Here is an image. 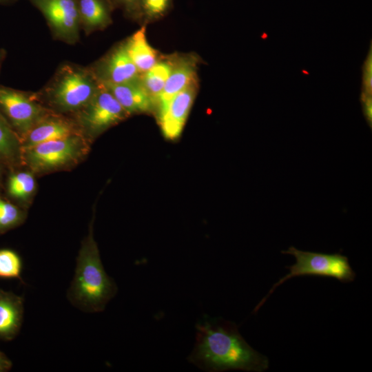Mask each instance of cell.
<instances>
[{
  "label": "cell",
  "mask_w": 372,
  "mask_h": 372,
  "mask_svg": "<svg viewBox=\"0 0 372 372\" xmlns=\"http://www.w3.org/2000/svg\"><path fill=\"white\" fill-rule=\"evenodd\" d=\"M119 1H121V2L125 4L130 5V4H132L135 3L138 0H119Z\"/></svg>",
  "instance_id": "obj_28"
},
{
  "label": "cell",
  "mask_w": 372,
  "mask_h": 372,
  "mask_svg": "<svg viewBox=\"0 0 372 372\" xmlns=\"http://www.w3.org/2000/svg\"><path fill=\"white\" fill-rule=\"evenodd\" d=\"M35 181L32 174L23 172L12 174L8 180V193L14 198L25 199L33 192Z\"/></svg>",
  "instance_id": "obj_19"
},
{
  "label": "cell",
  "mask_w": 372,
  "mask_h": 372,
  "mask_svg": "<svg viewBox=\"0 0 372 372\" xmlns=\"http://www.w3.org/2000/svg\"><path fill=\"white\" fill-rule=\"evenodd\" d=\"M79 112L81 125L91 134L104 131L128 115L101 82L92 99Z\"/></svg>",
  "instance_id": "obj_7"
},
{
  "label": "cell",
  "mask_w": 372,
  "mask_h": 372,
  "mask_svg": "<svg viewBox=\"0 0 372 372\" xmlns=\"http://www.w3.org/2000/svg\"><path fill=\"white\" fill-rule=\"evenodd\" d=\"M17 1L18 0H0V4L1 5L10 4V3H13Z\"/></svg>",
  "instance_id": "obj_27"
},
{
  "label": "cell",
  "mask_w": 372,
  "mask_h": 372,
  "mask_svg": "<svg viewBox=\"0 0 372 372\" xmlns=\"http://www.w3.org/2000/svg\"><path fill=\"white\" fill-rule=\"evenodd\" d=\"M23 316V298L0 289V340L10 341L18 335Z\"/></svg>",
  "instance_id": "obj_14"
},
{
  "label": "cell",
  "mask_w": 372,
  "mask_h": 372,
  "mask_svg": "<svg viewBox=\"0 0 372 372\" xmlns=\"http://www.w3.org/2000/svg\"><path fill=\"white\" fill-rule=\"evenodd\" d=\"M76 134L68 121L50 114L37 123L24 136L21 149L25 151L41 143Z\"/></svg>",
  "instance_id": "obj_13"
},
{
  "label": "cell",
  "mask_w": 372,
  "mask_h": 372,
  "mask_svg": "<svg viewBox=\"0 0 372 372\" xmlns=\"http://www.w3.org/2000/svg\"><path fill=\"white\" fill-rule=\"evenodd\" d=\"M44 16L52 34L69 44L79 41L78 0H29Z\"/></svg>",
  "instance_id": "obj_6"
},
{
  "label": "cell",
  "mask_w": 372,
  "mask_h": 372,
  "mask_svg": "<svg viewBox=\"0 0 372 372\" xmlns=\"http://www.w3.org/2000/svg\"><path fill=\"white\" fill-rule=\"evenodd\" d=\"M22 220V214L17 207L0 198V231L17 225Z\"/></svg>",
  "instance_id": "obj_21"
},
{
  "label": "cell",
  "mask_w": 372,
  "mask_h": 372,
  "mask_svg": "<svg viewBox=\"0 0 372 372\" xmlns=\"http://www.w3.org/2000/svg\"><path fill=\"white\" fill-rule=\"evenodd\" d=\"M196 328L194 347L187 360L201 370L262 372L268 369L267 358L245 340L233 322L208 318Z\"/></svg>",
  "instance_id": "obj_1"
},
{
  "label": "cell",
  "mask_w": 372,
  "mask_h": 372,
  "mask_svg": "<svg viewBox=\"0 0 372 372\" xmlns=\"http://www.w3.org/2000/svg\"><path fill=\"white\" fill-rule=\"evenodd\" d=\"M22 262L19 256L8 249H0V278L21 280Z\"/></svg>",
  "instance_id": "obj_20"
},
{
  "label": "cell",
  "mask_w": 372,
  "mask_h": 372,
  "mask_svg": "<svg viewBox=\"0 0 372 372\" xmlns=\"http://www.w3.org/2000/svg\"><path fill=\"white\" fill-rule=\"evenodd\" d=\"M196 81V63L193 57L174 59L172 70L156 103L157 110L164 107L175 95Z\"/></svg>",
  "instance_id": "obj_12"
},
{
  "label": "cell",
  "mask_w": 372,
  "mask_h": 372,
  "mask_svg": "<svg viewBox=\"0 0 372 372\" xmlns=\"http://www.w3.org/2000/svg\"><path fill=\"white\" fill-rule=\"evenodd\" d=\"M197 91V81L175 95L157 110L163 136L169 140L178 138L183 130Z\"/></svg>",
  "instance_id": "obj_9"
},
{
  "label": "cell",
  "mask_w": 372,
  "mask_h": 372,
  "mask_svg": "<svg viewBox=\"0 0 372 372\" xmlns=\"http://www.w3.org/2000/svg\"><path fill=\"white\" fill-rule=\"evenodd\" d=\"M127 114L150 112L154 103L138 80L123 83H102Z\"/></svg>",
  "instance_id": "obj_11"
},
{
  "label": "cell",
  "mask_w": 372,
  "mask_h": 372,
  "mask_svg": "<svg viewBox=\"0 0 372 372\" xmlns=\"http://www.w3.org/2000/svg\"><path fill=\"white\" fill-rule=\"evenodd\" d=\"M21 149L19 135L0 114V160L16 161Z\"/></svg>",
  "instance_id": "obj_18"
},
{
  "label": "cell",
  "mask_w": 372,
  "mask_h": 372,
  "mask_svg": "<svg viewBox=\"0 0 372 372\" xmlns=\"http://www.w3.org/2000/svg\"><path fill=\"white\" fill-rule=\"evenodd\" d=\"M12 366V361L0 350V372H7Z\"/></svg>",
  "instance_id": "obj_25"
},
{
  "label": "cell",
  "mask_w": 372,
  "mask_h": 372,
  "mask_svg": "<svg viewBox=\"0 0 372 372\" xmlns=\"http://www.w3.org/2000/svg\"><path fill=\"white\" fill-rule=\"evenodd\" d=\"M81 27L85 32L105 28L111 22L109 6L105 0H78Z\"/></svg>",
  "instance_id": "obj_16"
},
{
  "label": "cell",
  "mask_w": 372,
  "mask_h": 372,
  "mask_svg": "<svg viewBox=\"0 0 372 372\" xmlns=\"http://www.w3.org/2000/svg\"><path fill=\"white\" fill-rule=\"evenodd\" d=\"M6 51L4 49H0V70L4 59L6 58Z\"/></svg>",
  "instance_id": "obj_26"
},
{
  "label": "cell",
  "mask_w": 372,
  "mask_h": 372,
  "mask_svg": "<svg viewBox=\"0 0 372 372\" xmlns=\"http://www.w3.org/2000/svg\"><path fill=\"white\" fill-rule=\"evenodd\" d=\"M116 292L115 282L103 268L91 227L79 253L68 298L85 311L100 312Z\"/></svg>",
  "instance_id": "obj_2"
},
{
  "label": "cell",
  "mask_w": 372,
  "mask_h": 372,
  "mask_svg": "<svg viewBox=\"0 0 372 372\" xmlns=\"http://www.w3.org/2000/svg\"><path fill=\"white\" fill-rule=\"evenodd\" d=\"M126 51L141 74L153 67L158 61V52L146 39L145 27L143 26L125 43Z\"/></svg>",
  "instance_id": "obj_15"
},
{
  "label": "cell",
  "mask_w": 372,
  "mask_h": 372,
  "mask_svg": "<svg viewBox=\"0 0 372 372\" xmlns=\"http://www.w3.org/2000/svg\"><path fill=\"white\" fill-rule=\"evenodd\" d=\"M360 101L362 106V111L364 118L368 125H372V95L361 94Z\"/></svg>",
  "instance_id": "obj_24"
},
{
  "label": "cell",
  "mask_w": 372,
  "mask_h": 372,
  "mask_svg": "<svg viewBox=\"0 0 372 372\" xmlns=\"http://www.w3.org/2000/svg\"><path fill=\"white\" fill-rule=\"evenodd\" d=\"M100 85L92 69L66 63L58 69L44 94L55 109L79 112L92 99Z\"/></svg>",
  "instance_id": "obj_3"
},
{
  "label": "cell",
  "mask_w": 372,
  "mask_h": 372,
  "mask_svg": "<svg viewBox=\"0 0 372 372\" xmlns=\"http://www.w3.org/2000/svg\"><path fill=\"white\" fill-rule=\"evenodd\" d=\"M169 0H142L145 12L150 17L163 14L169 6Z\"/></svg>",
  "instance_id": "obj_23"
},
{
  "label": "cell",
  "mask_w": 372,
  "mask_h": 372,
  "mask_svg": "<svg viewBox=\"0 0 372 372\" xmlns=\"http://www.w3.org/2000/svg\"><path fill=\"white\" fill-rule=\"evenodd\" d=\"M83 143L77 134L38 144L24 152L30 166L39 171L54 168L78 158Z\"/></svg>",
  "instance_id": "obj_8"
},
{
  "label": "cell",
  "mask_w": 372,
  "mask_h": 372,
  "mask_svg": "<svg viewBox=\"0 0 372 372\" xmlns=\"http://www.w3.org/2000/svg\"><path fill=\"white\" fill-rule=\"evenodd\" d=\"M282 253L293 255L296 262L293 265L287 267L289 273L273 285L269 293L256 307L254 312L260 309L276 287L290 278L316 276L333 278L342 282H350L355 278V273L351 268L348 258L340 254H327L301 251L294 247H290L288 250L282 251Z\"/></svg>",
  "instance_id": "obj_4"
},
{
  "label": "cell",
  "mask_w": 372,
  "mask_h": 372,
  "mask_svg": "<svg viewBox=\"0 0 372 372\" xmlns=\"http://www.w3.org/2000/svg\"><path fill=\"white\" fill-rule=\"evenodd\" d=\"M0 114L19 135L23 136L50 114L35 96L0 85Z\"/></svg>",
  "instance_id": "obj_5"
},
{
  "label": "cell",
  "mask_w": 372,
  "mask_h": 372,
  "mask_svg": "<svg viewBox=\"0 0 372 372\" xmlns=\"http://www.w3.org/2000/svg\"><path fill=\"white\" fill-rule=\"evenodd\" d=\"M361 94L372 95V45L362 65V83Z\"/></svg>",
  "instance_id": "obj_22"
},
{
  "label": "cell",
  "mask_w": 372,
  "mask_h": 372,
  "mask_svg": "<svg viewBox=\"0 0 372 372\" xmlns=\"http://www.w3.org/2000/svg\"><path fill=\"white\" fill-rule=\"evenodd\" d=\"M92 70L98 80L105 83L134 81L138 80L141 74L128 55L124 43L114 48Z\"/></svg>",
  "instance_id": "obj_10"
},
{
  "label": "cell",
  "mask_w": 372,
  "mask_h": 372,
  "mask_svg": "<svg viewBox=\"0 0 372 372\" xmlns=\"http://www.w3.org/2000/svg\"><path fill=\"white\" fill-rule=\"evenodd\" d=\"M174 59L158 61L153 67L140 76V81L152 98L154 105L172 70Z\"/></svg>",
  "instance_id": "obj_17"
}]
</instances>
